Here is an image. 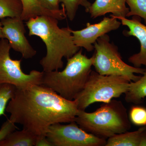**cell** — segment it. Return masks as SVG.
Masks as SVG:
<instances>
[{"label": "cell", "mask_w": 146, "mask_h": 146, "mask_svg": "<svg viewBox=\"0 0 146 146\" xmlns=\"http://www.w3.org/2000/svg\"><path fill=\"white\" fill-rule=\"evenodd\" d=\"M6 111L9 119L37 136H46L51 125L75 121L78 111L74 100H69L40 84L17 89Z\"/></svg>", "instance_id": "obj_1"}, {"label": "cell", "mask_w": 146, "mask_h": 146, "mask_svg": "<svg viewBox=\"0 0 146 146\" xmlns=\"http://www.w3.org/2000/svg\"><path fill=\"white\" fill-rule=\"evenodd\" d=\"M58 20L52 16L42 15L26 22L30 36H38L46 47V56L40 61L45 72L57 71L63 68V58L72 57L80 50L73 41L69 27L60 28Z\"/></svg>", "instance_id": "obj_2"}, {"label": "cell", "mask_w": 146, "mask_h": 146, "mask_svg": "<svg viewBox=\"0 0 146 146\" xmlns=\"http://www.w3.org/2000/svg\"><path fill=\"white\" fill-rule=\"evenodd\" d=\"M75 121L86 132L105 139L131 128L127 110L122 102L115 99L103 103L93 112L78 110Z\"/></svg>", "instance_id": "obj_3"}, {"label": "cell", "mask_w": 146, "mask_h": 146, "mask_svg": "<svg viewBox=\"0 0 146 146\" xmlns=\"http://www.w3.org/2000/svg\"><path fill=\"white\" fill-rule=\"evenodd\" d=\"M82 51L80 50L67 59L66 67L63 71L44 72L42 84L66 99H75L84 88L93 66V57H87Z\"/></svg>", "instance_id": "obj_4"}, {"label": "cell", "mask_w": 146, "mask_h": 146, "mask_svg": "<svg viewBox=\"0 0 146 146\" xmlns=\"http://www.w3.org/2000/svg\"><path fill=\"white\" fill-rule=\"evenodd\" d=\"M130 82L122 76L102 75L91 71L83 90L74 100L78 109L84 111L93 104L119 98L127 91Z\"/></svg>", "instance_id": "obj_5"}, {"label": "cell", "mask_w": 146, "mask_h": 146, "mask_svg": "<svg viewBox=\"0 0 146 146\" xmlns=\"http://www.w3.org/2000/svg\"><path fill=\"white\" fill-rule=\"evenodd\" d=\"M93 66L97 72L102 75L122 76L130 82L138 80L143 75L145 68L128 65L122 60L117 47L110 43L109 36L105 34L94 43Z\"/></svg>", "instance_id": "obj_6"}, {"label": "cell", "mask_w": 146, "mask_h": 146, "mask_svg": "<svg viewBox=\"0 0 146 146\" xmlns=\"http://www.w3.org/2000/svg\"><path fill=\"white\" fill-rule=\"evenodd\" d=\"M11 48L5 38L0 39V84H7L17 89H25L42 84L44 72L33 70L29 74L23 72L21 60L10 57Z\"/></svg>", "instance_id": "obj_7"}, {"label": "cell", "mask_w": 146, "mask_h": 146, "mask_svg": "<svg viewBox=\"0 0 146 146\" xmlns=\"http://www.w3.org/2000/svg\"><path fill=\"white\" fill-rule=\"evenodd\" d=\"M46 136L53 146H105L106 143V139L86 132L75 121L51 125Z\"/></svg>", "instance_id": "obj_8"}, {"label": "cell", "mask_w": 146, "mask_h": 146, "mask_svg": "<svg viewBox=\"0 0 146 146\" xmlns=\"http://www.w3.org/2000/svg\"><path fill=\"white\" fill-rule=\"evenodd\" d=\"M105 17L100 23H86L85 28L80 30L71 29L73 41L77 46L83 48L88 52L94 49V44L99 37L110 32L118 29L121 25L118 19L113 16Z\"/></svg>", "instance_id": "obj_9"}, {"label": "cell", "mask_w": 146, "mask_h": 146, "mask_svg": "<svg viewBox=\"0 0 146 146\" xmlns=\"http://www.w3.org/2000/svg\"><path fill=\"white\" fill-rule=\"evenodd\" d=\"M4 38L7 39L11 48L21 53L25 59L32 58L36 52L25 35L23 21L21 18H6L1 19Z\"/></svg>", "instance_id": "obj_10"}, {"label": "cell", "mask_w": 146, "mask_h": 146, "mask_svg": "<svg viewBox=\"0 0 146 146\" xmlns=\"http://www.w3.org/2000/svg\"><path fill=\"white\" fill-rule=\"evenodd\" d=\"M123 25L127 27L129 31H125L123 33L126 36H133L138 39L141 45L140 51L128 58L129 62L136 68L146 65V25L142 24L141 18L133 16L131 19L126 18L119 19Z\"/></svg>", "instance_id": "obj_11"}, {"label": "cell", "mask_w": 146, "mask_h": 146, "mask_svg": "<svg viewBox=\"0 0 146 146\" xmlns=\"http://www.w3.org/2000/svg\"><path fill=\"white\" fill-rule=\"evenodd\" d=\"M126 0H95L91 4L88 13L91 18H96L111 13L110 16L119 20L127 18L129 8L126 5Z\"/></svg>", "instance_id": "obj_12"}, {"label": "cell", "mask_w": 146, "mask_h": 146, "mask_svg": "<svg viewBox=\"0 0 146 146\" xmlns=\"http://www.w3.org/2000/svg\"><path fill=\"white\" fill-rule=\"evenodd\" d=\"M105 146H146V126L108 138Z\"/></svg>", "instance_id": "obj_13"}, {"label": "cell", "mask_w": 146, "mask_h": 146, "mask_svg": "<svg viewBox=\"0 0 146 146\" xmlns=\"http://www.w3.org/2000/svg\"><path fill=\"white\" fill-rule=\"evenodd\" d=\"M22 1L23 5V11L21 19L23 21H27L30 18L42 15L52 16L58 21H62L67 16L63 7L59 11H54L43 8L36 0H22Z\"/></svg>", "instance_id": "obj_14"}, {"label": "cell", "mask_w": 146, "mask_h": 146, "mask_svg": "<svg viewBox=\"0 0 146 146\" xmlns=\"http://www.w3.org/2000/svg\"><path fill=\"white\" fill-rule=\"evenodd\" d=\"M143 76L135 82H130L125 100L128 103L140 104L146 97V65Z\"/></svg>", "instance_id": "obj_15"}, {"label": "cell", "mask_w": 146, "mask_h": 146, "mask_svg": "<svg viewBox=\"0 0 146 146\" xmlns=\"http://www.w3.org/2000/svg\"><path fill=\"white\" fill-rule=\"evenodd\" d=\"M37 136L27 129L13 131L0 141V146H35Z\"/></svg>", "instance_id": "obj_16"}, {"label": "cell", "mask_w": 146, "mask_h": 146, "mask_svg": "<svg viewBox=\"0 0 146 146\" xmlns=\"http://www.w3.org/2000/svg\"><path fill=\"white\" fill-rule=\"evenodd\" d=\"M23 11L22 0H0V19L21 18Z\"/></svg>", "instance_id": "obj_17"}, {"label": "cell", "mask_w": 146, "mask_h": 146, "mask_svg": "<svg viewBox=\"0 0 146 146\" xmlns=\"http://www.w3.org/2000/svg\"><path fill=\"white\" fill-rule=\"evenodd\" d=\"M62 3V6L65 9L66 16L70 21L75 18L79 7L82 6L85 8V11L88 13L91 3L88 0H59Z\"/></svg>", "instance_id": "obj_18"}, {"label": "cell", "mask_w": 146, "mask_h": 146, "mask_svg": "<svg viewBox=\"0 0 146 146\" xmlns=\"http://www.w3.org/2000/svg\"><path fill=\"white\" fill-rule=\"evenodd\" d=\"M16 87L11 84H0V116L5 115L9 102L14 97Z\"/></svg>", "instance_id": "obj_19"}, {"label": "cell", "mask_w": 146, "mask_h": 146, "mask_svg": "<svg viewBox=\"0 0 146 146\" xmlns=\"http://www.w3.org/2000/svg\"><path fill=\"white\" fill-rule=\"evenodd\" d=\"M131 107L129 118L131 123L137 126H146V108L138 104Z\"/></svg>", "instance_id": "obj_20"}, {"label": "cell", "mask_w": 146, "mask_h": 146, "mask_svg": "<svg viewBox=\"0 0 146 146\" xmlns=\"http://www.w3.org/2000/svg\"><path fill=\"white\" fill-rule=\"evenodd\" d=\"M129 8L127 17L137 16L143 19L146 25V0H126Z\"/></svg>", "instance_id": "obj_21"}, {"label": "cell", "mask_w": 146, "mask_h": 146, "mask_svg": "<svg viewBox=\"0 0 146 146\" xmlns=\"http://www.w3.org/2000/svg\"><path fill=\"white\" fill-rule=\"evenodd\" d=\"M15 124L9 119L3 123L0 129V141L4 140L10 133L16 130Z\"/></svg>", "instance_id": "obj_22"}, {"label": "cell", "mask_w": 146, "mask_h": 146, "mask_svg": "<svg viewBox=\"0 0 146 146\" xmlns=\"http://www.w3.org/2000/svg\"><path fill=\"white\" fill-rule=\"evenodd\" d=\"M43 8L51 11H58L61 10L59 8V0H36Z\"/></svg>", "instance_id": "obj_23"}, {"label": "cell", "mask_w": 146, "mask_h": 146, "mask_svg": "<svg viewBox=\"0 0 146 146\" xmlns=\"http://www.w3.org/2000/svg\"><path fill=\"white\" fill-rule=\"evenodd\" d=\"M35 146H53L46 136H37Z\"/></svg>", "instance_id": "obj_24"}, {"label": "cell", "mask_w": 146, "mask_h": 146, "mask_svg": "<svg viewBox=\"0 0 146 146\" xmlns=\"http://www.w3.org/2000/svg\"><path fill=\"white\" fill-rule=\"evenodd\" d=\"M4 38L2 30V24L0 21V39Z\"/></svg>", "instance_id": "obj_25"}]
</instances>
